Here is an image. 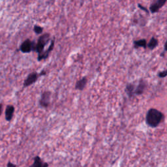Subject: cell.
<instances>
[{
  "mask_svg": "<svg viewBox=\"0 0 167 167\" xmlns=\"http://www.w3.org/2000/svg\"><path fill=\"white\" fill-rule=\"evenodd\" d=\"M164 118L163 114L155 108L149 109L146 114V122L149 126L155 127L159 124Z\"/></svg>",
  "mask_w": 167,
  "mask_h": 167,
  "instance_id": "cell-1",
  "label": "cell"
},
{
  "mask_svg": "<svg viewBox=\"0 0 167 167\" xmlns=\"http://www.w3.org/2000/svg\"><path fill=\"white\" fill-rule=\"evenodd\" d=\"M50 34H44L42 35L39 38L37 43H35L34 51L37 53V55H39L44 52V48L46 44L51 41Z\"/></svg>",
  "mask_w": 167,
  "mask_h": 167,
  "instance_id": "cell-2",
  "label": "cell"
},
{
  "mask_svg": "<svg viewBox=\"0 0 167 167\" xmlns=\"http://www.w3.org/2000/svg\"><path fill=\"white\" fill-rule=\"evenodd\" d=\"M35 46V42L31 41L30 39H28L21 44L19 50L23 54L30 53L31 51H34Z\"/></svg>",
  "mask_w": 167,
  "mask_h": 167,
  "instance_id": "cell-3",
  "label": "cell"
},
{
  "mask_svg": "<svg viewBox=\"0 0 167 167\" xmlns=\"http://www.w3.org/2000/svg\"><path fill=\"white\" fill-rule=\"evenodd\" d=\"M51 92L49 91H45L41 94V97L39 100V105L43 108H47L50 103Z\"/></svg>",
  "mask_w": 167,
  "mask_h": 167,
  "instance_id": "cell-4",
  "label": "cell"
},
{
  "mask_svg": "<svg viewBox=\"0 0 167 167\" xmlns=\"http://www.w3.org/2000/svg\"><path fill=\"white\" fill-rule=\"evenodd\" d=\"M167 0H154V2L149 6V11L151 13H157L166 4Z\"/></svg>",
  "mask_w": 167,
  "mask_h": 167,
  "instance_id": "cell-5",
  "label": "cell"
},
{
  "mask_svg": "<svg viewBox=\"0 0 167 167\" xmlns=\"http://www.w3.org/2000/svg\"><path fill=\"white\" fill-rule=\"evenodd\" d=\"M40 75L38 73L36 72H34V73H30L27 78L25 79L24 82H23V86L24 87H28L31 85L34 84V83H35L37 82V81L38 80V78L40 77Z\"/></svg>",
  "mask_w": 167,
  "mask_h": 167,
  "instance_id": "cell-6",
  "label": "cell"
},
{
  "mask_svg": "<svg viewBox=\"0 0 167 167\" xmlns=\"http://www.w3.org/2000/svg\"><path fill=\"white\" fill-rule=\"evenodd\" d=\"M54 44H55V41L54 39H52L51 41H50V46L48 48V49L44 51L43 54H41V55H37V60L39 61H41L42 60H44L46 59H47L49 56V54L53 50L54 48Z\"/></svg>",
  "mask_w": 167,
  "mask_h": 167,
  "instance_id": "cell-7",
  "label": "cell"
},
{
  "mask_svg": "<svg viewBox=\"0 0 167 167\" xmlns=\"http://www.w3.org/2000/svg\"><path fill=\"white\" fill-rule=\"evenodd\" d=\"M147 86H148L147 82L144 81V79H141V80H140L138 84L136 86V88H135L134 96H136V95H141L142 94L144 93V91L146 89Z\"/></svg>",
  "mask_w": 167,
  "mask_h": 167,
  "instance_id": "cell-8",
  "label": "cell"
},
{
  "mask_svg": "<svg viewBox=\"0 0 167 167\" xmlns=\"http://www.w3.org/2000/svg\"><path fill=\"white\" fill-rule=\"evenodd\" d=\"M49 164L44 162L39 156H35L34 159V163L29 167H49Z\"/></svg>",
  "mask_w": 167,
  "mask_h": 167,
  "instance_id": "cell-9",
  "label": "cell"
},
{
  "mask_svg": "<svg viewBox=\"0 0 167 167\" xmlns=\"http://www.w3.org/2000/svg\"><path fill=\"white\" fill-rule=\"evenodd\" d=\"M14 107L13 105H7L5 109V120L7 122H11L13 119L14 112Z\"/></svg>",
  "mask_w": 167,
  "mask_h": 167,
  "instance_id": "cell-10",
  "label": "cell"
},
{
  "mask_svg": "<svg viewBox=\"0 0 167 167\" xmlns=\"http://www.w3.org/2000/svg\"><path fill=\"white\" fill-rule=\"evenodd\" d=\"M87 83V78L86 76H84L80 80H78L75 84V89L79 91H82L85 89Z\"/></svg>",
  "mask_w": 167,
  "mask_h": 167,
  "instance_id": "cell-11",
  "label": "cell"
},
{
  "mask_svg": "<svg viewBox=\"0 0 167 167\" xmlns=\"http://www.w3.org/2000/svg\"><path fill=\"white\" fill-rule=\"evenodd\" d=\"M135 88H136V85L133 83H128L126 86L125 91L127 93V95H128V97L129 98H132L134 97V91Z\"/></svg>",
  "mask_w": 167,
  "mask_h": 167,
  "instance_id": "cell-12",
  "label": "cell"
},
{
  "mask_svg": "<svg viewBox=\"0 0 167 167\" xmlns=\"http://www.w3.org/2000/svg\"><path fill=\"white\" fill-rule=\"evenodd\" d=\"M147 44V41L145 39H141L140 40H136L133 41V46L134 49H138L139 48H144V49H146Z\"/></svg>",
  "mask_w": 167,
  "mask_h": 167,
  "instance_id": "cell-13",
  "label": "cell"
},
{
  "mask_svg": "<svg viewBox=\"0 0 167 167\" xmlns=\"http://www.w3.org/2000/svg\"><path fill=\"white\" fill-rule=\"evenodd\" d=\"M158 44H159V41L155 37H152L151 38L148 43L147 44V48H148L150 50H153L155 49H156Z\"/></svg>",
  "mask_w": 167,
  "mask_h": 167,
  "instance_id": "cell-14",
  "label": "cell"
},
{
  "mask_svg": "<svg viewBox=\"0 0 167 167\" xmlns=\"http://www.w3.org/2000/svg\"><path fill=\"white\" fill-rule=\"evenodd\" d=\"M34 31L35 32V34L37 35L41 34L43 31V28L41 26H38V25H35L34 27Z\"/></svg>",
  "mask_w": 167,
  "mask_h": 167,
  "instance_id": "cell-15",
  "label": "cell"
},
{
  "mask_svg": "<svg viewBox=\"0 0 167 167\" xmlns=\"http://www.w3.org/2000/svg\"><path fill=\"white\" fill-rule=\"evenodd\" d=\"M166 66H167V64H166ZM157 76H158V77H159L161 78H163L166 77L167 76V69L163 71H161V72L158 73Z\"/></svg>",
  "mask_w": 167,
  "mask_h": 167,
  "instance_id": "cell-16",
  "label": "cell"
},
{
  "mask_svg": "<svg viewBox=\"0 0 167 167\" xmlns=\"http://www.w3.org/2000/svg\"><path fill=\"white\" fill-rule=\"evenodd\" d=\"M138 7L139 9H141L142 11H144L146 13H149V10L147 9V8L146 7H144L143 5H142L141 4H140V3L138 4Z\"/></svg>",
  "mask_w": 167,
  "mask_h": 167,
  "instance_id": "cell-17",
  "label": "cell"
},
{
  "mask_svg": "<svg viewBox=\"0 0 167 167\" xmlns=\"http://www.w3.org/2000/svg\"><path fill=\"white\" fill-rule=\"evenodd\" d=\"M7 167H17V165L13 164L11 161H9L7 164Z\"/></svg>",
  "mask_w": 167,
  "mask_h": 167,
  "instance_id": "cell-18",
  "label": "cell"
},
{
  "mask_svg": "<svg viewBox=\"0 0 167 167\" xmlns=\"http://www.w3.org/2000/svg\"><path fill=\"white\" fill-rule=\"evenodd\" d=\"M3 112V105L2 103H0V116H1Z\"/></svg>",
  "mask_w": 167,
  "mask_h": 167,
  "instance_id": "cell-19",
  "label": "cell"
},
{
  "mask_svg": "<svg viewBox=\"0 0 167 167\" xmlns=\"http://www.w3.org/2000/svg\"><path fill=\"white\" fill-rule=\"evenodd\" d=\"M164 53L167 52V41H166V43H164Z\"/></svg>",
  "mask_w": 167,
  "mask_h": 167,
  "instance_id": "cell-20",
  "label": "cell"
},
{
  "mask_svg": "<svg viewBox=\"0 0 167 167\" xmlns=\"http://www.w3.org/2000/svg\"><path fill=\"white\" fill-rule=\"evenodd\" d=\"M46 71L45 70H42L41 71V72L40 73H39V75H40V76H44V75H46Z\"/></svg>",
  "mask_w": 167,
  "mask_h": 167,
  "instance_id": "cell-21",
  "label": "cell"
}]
</instances>
